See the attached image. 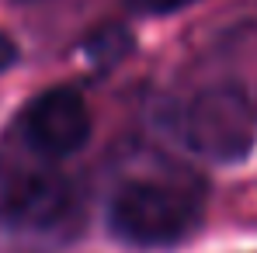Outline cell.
Here are the masks:
<instances>
[{"label":"cell","mask_w":257,"mask_h":253,"mask_svg":"<svg viewBox=\"0 0 257 253\" xmlns=\"http://www.w3.org/2000/svg\"><path fill=\"white\" fill-rule=\"evenodd\" d=\"M202 218V191L191 180H128L108 205V225L132 246H167Z\"/></svg>","instance_id":"6da1fadb"},{"label":"cell","mask_w":257,"mask_h":253,"mask_svg":"<svg viewBox=\"0 0 257 253\" xmlns=\"http://www.w3.org/2000/svg\"><path fill=\"white\" fill-rule=\"evenodd\" d=\"M177 139L212 163H236L254 149V108L236 87L198 90L177 115Z\"/></svg>","instance_id":"7a4b0ae2"},{"label":"cell","mask_w":257,"mask_h":253,"mask_svg":"<svg viewBox=\"0 0 257 253\" xmlns=\"http://www.w3.org/2000/svg\"><path fill=\"white\" fill-rule=\"evenodd\" d=\"M73 187L35 163H0V222L11 229H56L73 215Z\"/></svg>","instance_id":"3957f363"},{"label":"cell","mask_w":257,"mask_h":253,"mask_svg":"<svg viewBox=\"0 0 257 253\" xmlns=\"http://www.w3.org/2000/svg\"><path fill=\"white\" fill-rule=\"evenodd\" d=\"M21 139L42 160H63L90 139V111L73 87H49L28 101L21 115Z\"/></svg>","instance_id":"277c9868"},{"label":"cell","mask_w":257,"mask_h":253,"mask_svg":"<svg viewBox=\"0 0 257 253\" xmlns=\"http://www.w3.org/2000/svg\"><path fill=\"white\" fill-rule=\"evenodd\" d=\"M188 4H195V0H128V7L139 14H174Z\"/></svg>","instance_id":"5b68a950"},{"label":"cell","mask_w":257,"mask_h":253,"mask_svg":"<svg viewBox=\"0 0 257 253\" xmlns=\"http://www.w3.org/2000/svg\"><path fill=\"white\" fill-rule=\"evenodd\" d=\"M14 59H18V49H14V42H11V39L0 32V70H7Z\"/></svg>","instance_id":"8992f818"}]
</instances>
